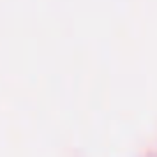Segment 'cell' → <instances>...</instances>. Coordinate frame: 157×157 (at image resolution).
Here are the masks:
<instances>
[]
</instances>
